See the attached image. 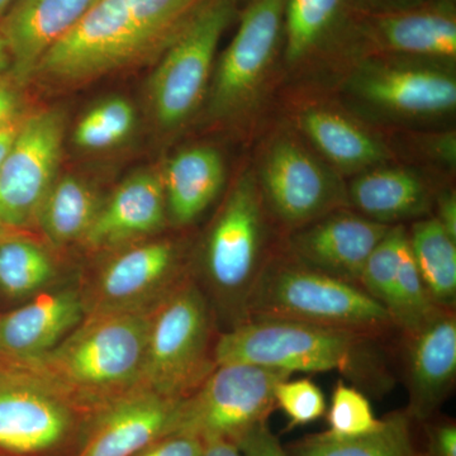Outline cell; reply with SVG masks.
I'll list each match as a JSON object with an SVG mask.
<instances>
[{"instance_id": "cell-1", "label": "cell", "mask_w": 456, "mask_h": 456, "mask_svg": "<svg viewBox=\"0 0 456 456\" xmlns=\"http://www.w3.org/2000/svg\"><path fill=\"white\" fill-rule=\"evenodd\" d=\"M378 336L288 320H250L222 332L216 365L246 362L289 373L338 371L362 393L380 397L395 378Z\"/></svg>"}, {"instance_id": "cell-2", "label": "cell", "mask_w": 456, "mask_h": 456, "mask_svg": "<svg viewBox=\"0 0 456 456\" xmlns=\"http://www.w3.org/2000/svg\"><path fill=\"white\" fill-rule=\"evenodd\" d=\"M204 0H97L42 57L35 75L53 83L94 79L170 42Z\"/></svg>"}, {"instance_id": "cell-3", "label": "cell", "mask_w": 456, "mask_h": 456, "mask_svg": "<svg viewBox=\"0 0 456 456\" xmlns=\"http://www.w3.org/2000/svg\"><path fill=\"white\" fill-rule=\"evenodd\" d=\"M149 327L139 308L97 311L26 368L64 393H126L141 386Z\"/></svg>"}, {"instance_id": "cell-4", "label": "cell", "mask_w": 456, "mask_h": 456, "mask_svg": "<svg viewBox=\"0 0 456 456\" xmlns=\"http://www.w3.org/2000/svg\"><path fill=\"white\" fill-rule=\"evenodd\" d=\"M248 321L269 318L389 338L398 332L388 311L362 287L277 254L248 302Z\"/></svg>"}, {"instance_id": "cell-5", "label": "cell", "mask_w": 456, "mask_h": 456, "mask_svg": "<svg viewBox=\"0 0 456 456\" xmlns=\"http://www.w3.org/2000/svg\"><path fill=\"white\" fill-rule=\"evenodd\" d=\"M269 216L259 184L248 174L228 194L207 236L204 284L224 312L226 331L248 322L251 296L277 255L269 251Z\"/></svg>"}, {"instance_id": "cell-6", "label": "cell", "mask_w": 456, "mask_h": 456, "mask_svg": "<svg viewBox=\"0 0 456 456\" xmlns=\"http://www.w3.org/2000/svg\"><path fill=\"white\" fill-rule=\"evenodd\" d=\"M212 307L194 283L179 284L150 314L141 386L184 398L217 367L212 346Z\"/></svg>"}, {"instance_id": "cell-7", "label": "cell", "mask_w": 456, "mask_h": 456, "mask_svg": "<svg viewBox=\"0 0 456 456\" xmlns=\"http://www.w3.org/2000/svg\"><path fill=\"white\" fill-rule=\"evenodd\" d=\"M292 373L246 362L217 365L187 397L180 399L173 432L193 435L204 443L237 441L268 422L275 388Z\"/></svg>"}, {"instance_id": "cell-8", "label": "cell", "mask_w": 456, "mask_h": 456, "mask_svg": "<svg viewBox=\"0 0 456 456\" xmlns=\"http://www.w3.org/2000/svg\"><path fill=\"white\" fill-rule=\"evenodd\" d=\"M235 12L236 0H204L169 42L150 82L155 117L164 128L179 127L200 106Z\"/></svg>"}, {"instance_id": "cell-9", "label": "cell", "mask_w": 456, "mask_h": 456, "mask_svg": "<svg viewBox=\"0 0 456 456\" xmlns=\"http://www.w3.org/2000/svg\"><path fill=\"white\" fill-rule=\"evenodd\" d=\"M64 134V114L59 110H41L18 125L0 171V224L17 231L37 222L56 182Z\"/></svg>"}, {"instance_id": "cell-10", "label": "cell", "mask_w": 456, "mask_h": 456, "mask_svg": "<svg viewBox=\"0 0 456 456\" xmlns=\"http://www.w3.org/2000/svg\"><path fill=\"white\" fill-rule=\"evenodd\" d=\"M287 0H250L213 77L209 112L235 116L259 95L283 36Z\"/></svg>"}, {"instance_id": "cell-11", "label": "cell", "mask_w": 456, "mask_h": 456, "mask_svg": "<svg viewBox=\"0 0 456 456\" xmlns=\"http://www.w3.org/2000/svg\"><path fill=\"white\" fill-rule=\"evenodd\" d=\"M257 184L270 216L289 232L347 203L346 191L338 179L289 137H281L269 147Z\"/></svg>"}, {"instance_id": "cell-12", "label": "cell", "mask_w": 456, "mask_h": 456, "mask_svg": "<svg viewBox=\"0 0 456 456\" xmlns=\"http://www.w3.org/2000/svg\"><path fill=\"white\" fill-rule=\"evenodd\" d=\"M70 426V406L59 387L27 368H0V449L45 452L64 439Z\"/></svg>"}, {"instance_id": "cell-13", "label": "cell", "mask_w": 456, "mask_h": 456, "mask_svg": "<svg viewBox=\"0 0 456 456\" xmlns=\"http://www.w3.org/2000/svg\"><path fill=\"white\" fill-rule=\"evenodd\" d=\"M350 89L371 106L399 116H444L456 107L455 77L425 62L370 60L351 77Z\"/></svg>"}, {"instance_id": "cell-14", "label": "cell", "mask_w": 456, "mask_h": 456, "mask_svg": "<svg viewBox=\"0 0 456 456\" xmlns=\"http://www.w3.org/2000/svg\"><path fill=\"white\" fill-rule=\"evenodd\" d=\"M391 226L338 208L290 231L285 253L311 268L359 285L365 261Z\"/></svg>"}, {"instance_id": "cell-15", "label": "cell", "mask_w": 456, "mask_h": 456, "mask_svg": "<svg viewBox=\"0 0 456 456\" xmlns=\"http://www.w3.org/2000/svg\"><path fill=\"white\" fill-rule=\"evenodd\" d=\"M403 338L406 412L412 421L425 424L439 412L454 387L455 310L440 308L421 329Z\"/></svg>"}, {"instance_id": "cell-16", "label": "cell", "mask_w": 456, "mask_h": 456, "mask_svg": "<svg viewBox=\"0 0 456 456\" xmlns=\"http://www.w3.org/2000/svg\"><path fill=\"white\" fill-rule=\"evenodd\" d=\"M97 0H14L0 22V40L14 82L23 86L42 57Z\"/></svg>"}, {"instance_id": "cell-17", "label": "cell", "mask_w": 456, "mask_h": 456, "mask_svg": "<svg viewBox=\"0 0 456 456\" xmlns=\"http://www.w3.org/2000/svg\"><path fill=\"white\" fill-rule=\"evenodd\" d=\"M182 398L134 387L114 399L77 456H134L171 434Z\"/></svg>"}, {"instance_id": "cell-18", "label": "cell", "mask_w": 456, "mask_h": 456, "mask_svg": "<svg viewBox=\"0 0 456 456\" xmlns=\"http://www.w3.org/2000/svg\"><path fill=\"white\" fill-rule=\"evenodd\" d=\"M84 302L74 290L44 294L0 317V356L28 365L82 323Z\"/></svg>"}, {"instance_id": "cell-19", "label": "cell", "mask_w": 456, "mask_h": 456, "mask_svg": "<svg viewBox=\"0 0 456 456\" xmlns=\"http://www.w3.org/2000/svg\"><path fill=\"white\" fill-rule=\"evenodd\" d=\"M167 209L163 178L141 171L119 185L97 216L84 240L92 248H107L151 235L164 227Z\"/></svg>"}, {"instance_id": "cell-20", "label": "cell", "mask_w": 456, "mask_h": 456, "mask_svg": "<svg viewBox=\"0 0 456 456\" xmlns=\"http://www.w3.org/2000/svg\"><path fill=\"white\" fill-rule=\"evenodd\" d=\"M178 270V253L169 241H156L126 251L102 272L98 281V311L137 310V305L173 283Z\"/></svg>"}, {"instance_id": "cell-21", "label": "cell", "mask_w": 456, "mask_h": 456, "mask_svg": "<svg viewBox=\"0 0 456 456\" xmlns=\"http://www.w3.org/2000/svg\"><path fill=\"white\" fill-rule=\"evenodd\" d=\"M365 33L375 46L391 53L421 59L456 56V20L452 3L404 9L370 18Z\"/></svg>"}, {"instance_id": "cell-22", "label": "cell", "mask_w": 456, "mask_h": 456, "mask_svg": "<svg viewBox=\"0 0 456 456\" xmlns=\"http://www.w3.org/2000/svg\"><path fill=\"white\" fill-rule=\"evenodd\" d=\"M346 200L360 215L387 226L424 218L434 203L424 180L401 167H374L360 174L347 189Z\"/></svg>"}, {"instance_id": "cell-23", "label": "cell", "mask_w": 456, "mask_h": 456, "mask_svg": "<svg viewBox=\"0 0 456 456\" xmlns=\"http://www.w3.org/2000/svg\"><path fill=\"white\" fill-rule=\"evenodd\" d=\"M163 183L170 220L178 226L193 224L224 187L220 152L207 146L183 150L167 164Z\"/></svg>"}, {"instance_id": "cell-24", "label": "cell", "mask_w": 456, "mask_h": 456, "mask_svg": "<svg viewBox=\"0 0 456 456\" xmlns=\"http://www.w3.org/2000/svg\"><path fill=\"white\" fill-rule=\"evenodd\" d=\"M299 123L318 151L342 170L368 171L388 159V151L377 137L334 110L311 108Z\"/></svg>"}, {"instance_id": "cell-25", "label": "cell", "mask_w": 456, "mask_h": 456, "mask_svg": "<svg viewBox=\"0 0 456 456\" xmlns=\"http://www.w3.org/2000/svg\"><path fill=\"white\" fill-rule=\"evenodd\" d=\"M406 410L380 419L374 431L356 437H338L329 432L308 435L288 446L289 456H421Z\"/></svg>"}, {"instance_id": "cell-26", "label": "cell", "mask_w": 456, "mask_h": 456, "mask_svg": "<svg viewBox=\"0 0 456 456\" xmlns=\"http://www.w3.org/2000/svg\"><path fill=\"white\" fill-rule=\"evenodd\" d=\"M407 241L431 301L437 307L455 310V240L434 217H428L412 224Z\"/></svg>"}, {"instance_id": "cell-27", "label": "cell", "mask_w": 456, "mask_h": 456, "mask_svg": "<svg viewBox=\"0 0 456 456\" xmlns=\"http://www.w3.org/2000/svg\"><path fill=\"white\" fill-rule=\"evenodd\" d=\"M98 209L88 185L69 175L56 180L42 203L37 222L53 245L64 246L86 237Z\"/></svg>"}, {"instance_id": "cell-28", "label": "cell", "mask_w": 456, "mask_h": 456, "mask_svg": "<svg viewBox=\"0 0 456 456\" xmlns=\"http://www.w3.org/2000/svg\"><path fill=\"white\" fill-rule=\"evenodd\" d=\"M344 0H287L283 33L285 59L298 64L329 37Z\"/></svg>"}, {"instance_id": "cell-29", "label": "cell", "mask_w": 456, "mask_h": 456, "mask_svg": "<svg viewBox=\"0 0 456 456\" xmlns=\"http://www.w3.org/2000/svg\"><path fill=\"white\" fill-rule=\"evenodd\" d=\"M55 275L50 255L40 245L13 235L0 242V290L12 298L38 292Z\"/></svg>"}, {"instance_id": "cell-30", "label": "cell", "mask_w": 456, "mask_h": 456, "mask_svg": "<svg viewBox=\"0 0 456 456\" xmlns=\"http://www.w3.org/2000/svg\"><path fill=\"white\" fill-rule=\"evenodd\" d=\"M437 310L440 307L431 301L407 241L402 251L389 314L399 334L408 336L421 329Z\"/></svg>"}, {"instance_id": "cell-31", "label": "cell", "mask_w": 456, "mask_h": 456, "mask_svg": "<svg viewBox=\"0 0 456 456\" xmlns=\"http://www.w3.org/2000/svg\"><path fill=\"white\" fill-rule=\"evenodd\" d=\"M136 113L130 102L110 98L97 104L77 122L74 141L80 149L98 151L121 143L134 130Z\"/></svg>"}, {"instance_id": "cell-32", "label": "cell", "mask_w": 456, "mask_h": 456, "mask_svg": "<svg viewBox=\"0 0 456 456\" xmlns=\"http://www.w3.org/2000/svg\"><path fill=\"white\" fill-rule=\"evenodd\" d=\"M406 244V228L402 224L391 226L369 255L360 274L359 287L379 302L387 311L392 303L402 251Z\"/></svg>"}, {"instance_id": "cell-33", "label": "cell", "mask_w": 456, "mask_h": 456, "mask_svg": "<svg viewBox=\"0 0 456 456\" xmlns=\"http://www.w3.org/2000/svg\"><path fill=\"white\" fill-rule=\"evenodd\" d=\"M329 434L338 437H356L374 431L380 425L364 393L344 380L336 384L331 406L327 412Z\"/></svg>"}, {"instance_id": "cell-34", "label": "cell", "mask_w": 456, "mask_h": 456, "mask_svg": "<svg viewBox=\"0 0 456 456\" xmlns=\"http://www.w3.org/2000/svg\"><path fill=\"white\" fill-rule=\"evenodd\" d=\"M275 406L283 411L289 419L288 430L310 425L325 416V395L316 383L308 378L281 380L274 392Z\"/></svg>"}, {"instance_id": "cell-35", "label": "cell", "mask_w": 456, "mask_h": 456, "mask_svg": "<svg viewBox=\"0 0 456 456\" xmlns=\"http://www.w3.org/2000/svg\"><path fill=\"white\" fill-rule=\"evenodd\" d=\"M204 446L206 444L200 437L173 432L150 444L134 456H203Z\"/></svg>"}, {"instance_id": "cell-36", "label": "cell", "mask_w": 456, "mask_h": 456, "mask_svg": "<svg viewBox=\"0 0 456 456\" xmlns=\"http://www.w3.org/2000/svg\"><path fill=\"white\" fill-rule=\"evenodd\" d=\"M242 456H289L287 449L270 430L268 422L255 426L237 441Z\"/></svg>"}, {"instance_id": "cell-37", "label": "cell", "mask_w": 456, "mask_h": 456, "mask_svg": "<svg viewBox=\"0 0 456 456\" xmlns=\"http://www.w3.org/2000/svg\"><path fill=\"white\" fill-rule=\"evenodd\" d=\"M428 432V455L426 456H456V426L455 422L439 421L431 424L425 422Z\"/></svg>"}, {"instance_id": "cell-38", "label": "cell", "mask_w": 456, "mask_h": 456, "mask_svg": "<svg viewBox=\"0 0 456 456\" xmlns=\"http://www.w3.org/2000/svg\"><path fill=\"white\" fill-rule=\"evenodd\" d=\"M435 218L456 241V198L454 191H443L435 198Z\"/></svg>"}, {"instance_id": "cell-39", "label": "cell", "mask_w": 456, "mask_h": 456, "mask_svg": "<svg viewBox=\"0 0 456 456\" xmlns=\"http://www.w3.org/2000/svg\"><path fill=\"white\" fill-rule=\"evenodd\" d=\"M20 99L16 89L0 77V128L17 125Z\"/></svg>"}, {"instance_id": "cell-40", "label": "cell", "mask_w": 456, "mask_h": 456, "mask_svg": "<svg viewBox=\"0 0 456 456\" xmlns=\"http://www.w3.org/2000/svg\"><path fill=\"white\" fill-rule=\"evenodd\" d=\"M203 456H242L236 444L226 440L207 441Z\"/></svg>"}, {"instance_id": "cell-41", "label": "cell", "mask_w": 456, "mask_h": 456, "mask_svg": "<svg viewBox=\"0 0 456 456\" xmlns=\"http://www.w3.org/2000/svg\"><path fill=\"white\" fill-rule=\"evenodd\" d=\"M18 131V125L7 126L0 128V171L7 160L9 151L13 146L14 139Z\"/></svg>"}, {"instance_id": "cell-42", "label": "cell", "mask_w": 456, "mask_h": 456, "mask_svg": "<svg viewBox=\"0 0 456 456\" xmlns=\"http://www.w3.org/2000/svg\"><path fill=\"white\" fill-rule=\"evenodd\" d=\"M4 68H9V59L7 51L4 49L2 40H0V71L4 70Z\"/></svg>"}, {"instance_id": "cell-43", "label": "cell", "mask_w": 456, "mask_h": 456, "mask_svg": "<svg viewBox=\"0 0 456 456\" xmlns=\"http://www.w3.org/2000/svg\"><path fill=\"white\" fill-rule=\"evenodd\" d=\"M14 232H16V231L9 230V228L0 224V242L4 241L5 239H8V237L16 235Z\"/></svg>"}, {"instance_id": "cell-44", "label": "cell", "mask_w": 456, "mask_h": 456, "mask_svg": "<svg viewBox=\"0 0 456 456\" xmlns=\"http://www.w3.org/2000/svg\"><path fill=\"white\" fill-rule=\"evenodd\" d=\"M14 0H0V20L4 16L5 12L13 4Z\"/></svg>"}, {"instance_id": "cell-45", "label": "cell", "mask_w": 456, "mask_h": 456, "mask_svg": "<svg viewBox=\"0 0 456 456\" xmlns=\"http://www.w3.org/2000/svg\"><path fill=\"white\" fill-rule=\"evenodd\" d=\"M443 2L452 3V0H443Z\"/></svg>"}]
</instances>
